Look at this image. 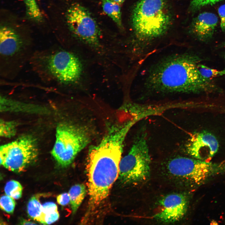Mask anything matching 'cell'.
<instances>
[{"mask_svg":"<svg viewBox=\"0 0 225 225\" xmlns=\"http://www.w3.org/2000/svg\"><path fill=\"white\" fill-rule=\"evenodd\" d=\"M58 203L62 206L67 205L70 202V197L68 193H64L58 195L57 198Z\"/></svg>","mask_w":225,"mask_h":225,"instance_id":"26","label":"cell"},{"mask_svg":"<svg viewBox=\"0 0 225 225\" xmlns=\"http://www.w3.org/2000/svg\"><path fill=\"white\" fill-rule=\"evenodd\" d=\"M222 0H190V8L192 11H196L202 7L212 5Z\"/></svg>","mask_w":225,"mask_h":225,"instance_id":"24","label":"cell"},{"mask_svg":"<svg viewBox=\"0 0 225 225\" xmlns=\"http://www.w3.org/2000/svg\"><path fill=\"white\" fill-rule=\"evenodd\" d=\"M38 155L35 139L30 136H24L15 141L1 146L0 165L16 172L25 170Z\"/></svg>","mask_w":225,"mask_h":225,"instance_id":"9","label":"cell"},{"mask_svg":"<svg viewBox=\"0 0 225 225\" xmlns=\"http://www.w3.org/2000/svg\"><path fill=\"white\" fill-rule=\"evenodd\" d=\"M56 136L52 154L58 163L63 167H68L72 162L91 139L87 128L67 123L58 126Z\"/></svg>","mask_w":225,"mask_h":225,"instance_id":"7","label":"cell"},{"mask_svg":"<svg viewBox=\"0 0 225 225\" xmlns=\"http://www.w3.org/2000/svg\"><path fill=\"white\" fill-rule=\"evenodd\" d=\"M26 13L30 19L37 22H41L43 17L36 0H24Z\"/></svg>","mask_w":225,"mask_h":225,"instance_id":"18","label":"cell"},{"mask_svg":"<svg viewBox=\"0 0 225 225\" xmlns=\"http://www.w3.org/2000/svg\"><path fill=\"white\" fill-rule=\"evenodd\" d=\"M218 20L217 16L214 13L206 12L201 13L193 20L192 31L199 39L206 41L212 37Z\"/></svg>","mask_w":225,"mask_h":225,"instance_id":"13","label":"cell"},{"mask_svg":"<svg viewBox=\"0 0 225 225\" xmlns=\"http://www.w3.org/2000/svg\"><path fill=\"white\" fill-rule=\"evenodd\" d=\"M171 17L165 0H140L132 16L133 28L140 41H150L164 34Z\"/></svg>","mask_w":225,"mask_h":225,"instance_id":"4","label":"cell"},{"mask_svg":"<svg viewBox=\"0 0 225 225\" xmlns=\"http://www.w3.org/2000/svg\"><path fill=\"white\" fill-rule=\"evenodd\" d=\"M224 59H225V54H224Z\"/></svg>","mask_w":225,"mask_h":225,"instance_id":"30","label":"cell"},{"mask_svg":"<svg viewBox=\"0 0 225 225\" xmlns=\"http://www.w3.org/2000/svg\"><path fill=\"white\" fill-rule=\"evenodd\" d=\"M113 1L118 3L119 5H121L124 2L125 0H112Z\"/></svg>","mask_w":225,"mask_h":225,"instance_id":"28","label":"cell"},{"mask_svg":"<svg viewBox=\"0 0 225 225\" xmlns=\"http://www.w3.org/2000/svg\"><path fill=\"white\" fill-rule=\"evenodd\" d=\"M161 209L154 216L157 220L173 223L181 219L186 214L188 202L187 197L180 193L168 195L159 201Z\"/></svg>","mask_w":225,"mask_h":225,"instance_id":"12","label":"cell"},{"mask_svg":"<svg viewBox=\"0 0 225 225\" xmlns=\"http://www.w3.org/2000/svg\"><path fill=\"white\" fill-rule=\"evenodd\" d=\"M1 208L6 212L11 214L13 212L15 202L13 198L7 195L2 196L0 198Z\"/></svg>","mask_w":225,"mask_h":225,"instance_id":"23","label":"cell"},{"mask_svg":"<svg viewBox=\"0 0 225 225\" xmlns=\"http://www.w3.org/2000/svg\"><path fill=\"white\" fill-rule=\"evenodd\" d=\"M59 217L57 205L52 202L42 205V212L38 222L43 224H50L57 221Z\"/></svg>","mask_w":225,"mask_h":225,"instance_id":"16","label":"cell"},{"mask_svg":"<svg viewBox=\"0 0 225 225\" xmlns=\"http://www.w3.org/2000/svg\"><path fill=\"white\" fill-rule=\"evenodd\" d=\"M167 168L171 174L196 186L215 176L225 173V163H212L181 156L170 160Z\"/></svg>","mask_w":225,"mask_h":225,"instance_id":"8","label":"cell"},{"mask_svg":"<svg viewBox=\"0 0 225 225\" xmlns=\"http://www.w3.org/2000/svg\"><path fill=\"white\" fill-rule=\"evenodd\" d=\"M16 124L12 121L1 120L0 135L5 138H11L14 136L16 132Z\"/></svg>","mask_w":225,"mask_h":225,"instance_id":"21","label":"cell"},{"mask_svg":"<svg viewBox=\"0 0 225 225\" xmlns=\"http://www.w3.org/2000/svg\"><path fill=\"white\" fill-rule=\"evenodd\" d=\"M218 13L220 18V26L222 30L225 32V4L220 6L218 9Z\"/></svg>","mask_w":225,"mask_h":225,"instance_id":"25","label":"cell"},{"mask_svg":"<svg viewBox=\"0 0 225 225\" xmlns=\"http://www.w3.org/2000/svg\"><path fill=\"white\" fill-rule=\"evenodd\" d=\"M32 69L45 83L58 88L75 83L82 75L80 60L72 52L58 48L34 52Z\"/></svg>","mask_w":225,"mask_h":225,"instance_id":"3","label":"cell"},{"mask_svg":"<svg viewBox=\"0 0 225 225\" xmlns=\"http://www.w3.org/2000/svg\"><path fill=\"white\" fill-rule=\"evenodd\" d=\"M40 195L38 194L32 196L29 200L27 205L29 216L37 221L42 212V205L39 200Z\"/></svg>","mask_w":225,"mask_h":225,"instance_id":"19","label":"cell"},{"mask_svg":"<svg viewBox=\"0 0 225 225\" xmlns=\"http://www.w3.org/2000/svg\"><path fill=\"white\" fill-rule=\"evenodd\" d=\"M103 11L116 23L118 26L123 28L120 5L112 0H101Z\"/></svg>","mask_w":225,"mask_h":225,"instance_id":"17","label":"cell"},{"mask_svg":"<svg viewBox=\"0 0 225 225\" xmlns=\"http://www.w3.org/2000/svg\"><path fill=\"white\" fill-rule=\"evenodd\" d=\"M199 71L204 78L208 79L225 75V70H218L212 69L201 64L198 65Z\"/></svg>","mask_w":225,"mask_h":225,"instance_id":"22","label":"cell"},{"mask_svg":"<svg viewBox=\"0 0 225 225\" xmlns=\"http://www.w3.org/2000/svg\"><path fill=\"white\" fill-rule=\"evenodd\" d=\"M218 148L215 137L205 131L193 133L185 144L186 151L191 157L206 161L213 157Z\"/></svg>","mask_w":225,"mask_h":225,"instance_id":"11","label":"cell"},{"mask_svg":"<svg viewBox=\"0 0 225 225\" xmlns=\"http://www.w3.org/2000/svg\"><path fill=\"white\" fill-rule=\"evenodd\" d=\"M130 128L125 123L112 125L101 142L89 150L86 168L89 211L107 198L118 178L123 143Z\"/></svg>","mask_w":225,"mask_h":225,"instance_id":"1","label":"cell"},{"mask_svg":"<svg viewBox=\"0 0 225 225\" xmlns=\"http://www.w3.org/2000/svg\"><path fill=\"white\" fill-rule=\"evenodd\" d=\"M27 42L13 29L2 25L0 29V72L3 78L16 76L34 53Z\"/></svg>","mask_w":225,"mask_h":225,"instance_id":"5","label":"cell"},{"mask_svg":"<svg viewBox=\"0 0 225 225\" xmlns=\"http://www.w3.org/2000/svg\"><path fill=\"white\" fill-rule=\"evenodd\" d=\"M20 224L23 225H33L36 224H37L31 221L22 219L20 222Z\"/></svg>","mask_w":225,"mask_h":225,"instance_id":"27","label":"cell"},{"mask_svg":"<svg viewBox=\"0 0 225 225\" xmlns=\"http://www.w3.org/2000/svg\"><path fill=\"white\" fill-rule=\"evenodd\" d=\"M66 19L68 28L75 37L90 45H98L99 28L86 8L78 3L72 4L67 11Z\"/></svg>","mask_w":225,"mask_h":225,"instance_id":"10","label":"cell"},{"mask_svg":"<svg viewBox=\"0 0 225 225\" xmlns=\"http://www.w3.org/2000/svg\"><path fill=\"white\" fill-rule=\"evenodd\" d=\"M22 187L20 183L14 180L8 182L4 188V191L6 195L14 199H18L22 195Z\"/></svg>","mask_w":225,"mask_h":225,"instance_id":"20","label":"cell"},{"mask_svg":"<svg viewBox=\"0 0 225 225\" xmlns=\"http://www.w3.org/2000/svg\"><path fill=\"white\" fill-rule=\"evenodd\" d=\"M147 136L145 131L138 133L129 152L121 159L118 179L122 184H138L149 178L151 158Z\"/></svg>","mask_w":225,"mask_h":225,"instance_id":"6","label":"cell"},{"mask_svg":"<svg viewBox=\"0 0 225 225\" xmlns=\"http://www.w3.org/2000/svg\"><path fill=\"white\" fill-rule=\"evenodd\" d=\"M222 45L223 46H225V42L222 43Z\"/></svg>","mask_w":225,"mask_h":225,"instance_id":"29","label":"cell"},{"mask_svg":"<svg viewBox=\"0 0 225 225\" xmlns=\"http://www.w3.org/2000/svg\"><path fill=\"white\" fill-rule=\"evenodd\" d=\"M178 103L154 105L131 102L125 106L124 110L132 118L139 121L147 117L160 114L171 108H178Z\"/></svg>","mask_w":225,"mask_h":225,"instance_id":"14","label":"cell"},{"mask_svg":"<svg viewBox=\"0 0 225 225\" xmlns=\"http://www.w3.org/2000/svg\"><path fill=\"white\" fill-rule=\"evenodd\" d=\"M201 59L192 54L176 53L167 56L149 69L145 82L148 90L158 93H199L217 88L211 79L204 78L198 65Z\"/></svg>","mask_w":225,"mask_h":225,"instance_id":"2","label":"cell"},{"mask_svg":"<svg viewBox=\"0 0 225 225\" xmlns=\"http://www.w3.org/2000/svg\"><path fill=\"white\" fill-rule=\"evenodd\" d=\"M87 192L85 186L83 184H77L70 189L68 194L72 213L75 214L83 200Z\"/></svg>","mask_w":225,"mask_h":225,"instance_id":"15","label":"cell"}]
</instances>
